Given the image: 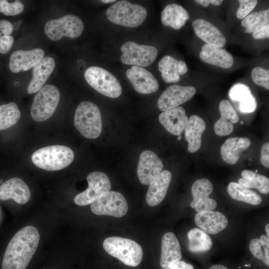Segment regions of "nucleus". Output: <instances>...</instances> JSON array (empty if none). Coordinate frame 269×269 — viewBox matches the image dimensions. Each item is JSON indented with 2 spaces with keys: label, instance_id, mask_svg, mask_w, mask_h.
Instances as JSON below:
<instances>
[{
  "label": "nucleus",
  "instance_id": "412c9836",
  "mask_svg": "<svg viewBox=\"0 0 269 269\" xmlns=\"http://www.w3.org/2000/svg\"><path fill=\"white\" fill-rule=\"evenodd\" d=\"M159 121L171 134L179 135L184 131L188 118L181 107L167 110L159 116Z\"/></svg>",
  "mask_w": 269,
  "mask_h": 269
},
{
  "label": "nucleus",
  "instance_id": "8fccbe9b",
  "mask_svg": "<svg viewBox=\"0 0 269 269\" xmlns=\"http://www.w3.org/2000/svg\"><path fill=\"white\" fill-rule=\"evenodd\" d=\"M116 0H102L101 1L103 3H111L113 2H115Z\"/></svg>",
  "mask_w": 269,
  "mask_h": 269
},
{
  "label": "nucleus",
  "instance_id": "cd10ccee",
  "mask_svg": "<svg viewBox=\"0 0 269 269\" xmlns=\"http://www.w3.org/2000/svg\"><path fill=\"white\" fill-rule=\"evenodd\" d=\"M206 129L204 121L197 115H192L185 126V136L188 142V151L191 153L197 151L202 142L201 136Z\"/></svg>",
  "mask_w": 269,
  "mask_h": 269
},
{
  "label": "nucleus",
  "instance_id": "393cba45",
  "mask_svg": "<svg viewBox=\"0 0 269 269\" xmlns=\"http://www.w3.org/2000/svg\"><path fill=\"white\" fill-rule=\"evenodd\" d=\"M158 69L162 80L166 83H177L180 80V75L188 71L186 63L177 60L169 55L163 56L158 62Z\"/></svg>",
  "mask_w": 269,
  "mask_h": 269
},
{
  "label": "nucleus",
  "instance_id": "c9c22d12",
  "mask_svg": "<svg viewBox=\"0 0 269 269\" xmlns=\"http://www.w3.org/2000/svg\"><path fill=\"white\" fill-rule=\"evenodd\" d=\"M24 8L23 4L19 0L9 2L5 0H0V12L7 16L16 15L21 13Z\"/></svg>",
  "mask_w": 269,
  "mask_h": 269
},
{
  "label": "nucleus",
  "instance_id": "de8ad7c7",
  "mask_svg": "<svg viewBox=\"0 0 269 269\" xmlns=\"http://www.w3.org/2000/svg\"><path fill=\"white\" fill-rule=\"evenodd\" d=\"M209 269H228V268L221 265H215L211 266Z\"/></svg>",
  "mask_w": 269,
  "mask_h": 269
},
{
  "label": "nucleus",
  "instance_id": "c03bdc74",
  "mask_svg": "<svg viewBox=\"0 0 269 269\" xmlns=\"http://www.w3.org/2000/svg\"><path fill=\"white\" fill-rule=\"evenodd\" d=\"M258 15L259 12L258 11H255L251 14H249L243 19L242 21V25L243 27H246L256 19Z\"/></svg>",
  "mask_w": 269,
  "mask_h": 269
},
{
  "label": "nucleus",
  "instance_id": "423d86ee",
  "mask_svg": "<svg viewBox=\"0 0 269 269\" xmlns=\"http://www.w3.org/2000/svg\"><path fill=\"white\" fill-rule=\"evenodd\" d=\"M60 98V92L56 86L50 84L43 86L34 97L30 108L32 119L39 122L48 120L55 112Z\"/></svg>",
  "mask_w": 269,
  "mask_h": 269
},
{
  "label": "nucleus",
  "instance_id": "5701e85b",
  "mask_svg": "<svg viewBox=\"0 0 269 269\" xmlns=\"http://www.w3.org/2000/svg\"><path fill=\"white\" fill-rule=\"evenodd\" d=\"M55 60L50 56L43 57L32 68V77L27 87L29 94L37 92L44 85L53 71Z\"/></svg>",
  "mask_w": 269,
  "mask_h": 269
},
{
  "label": "nucleus",
  "instance_id": "ea45409f",
  "mask_svg": "<svg viewBox=\"0 0 269 269\" xmlns=\"http://www.w3.org/2000/svg\"><path fill=\"white\" fill-rule=\"evenodd\" d=\"M14 42L13 38L10 36L3 35L0 37V53L5 54L11 49Z\"/></svg>",
  "mask_w": 269,
  "mask_h": 269
},
{
  "label": "nucleus",
  "instance_id": "58836bf2",
  "mask_svg": "<svg viewBox=\"0 0 269 269\" xmlns=\"http://www.w3.org/2000/svg\"><path fill=\"white\" fill-rule=\"evenodd\" d=\"M240 6L237 12V17L242 19L246 17L254 9L258 3L256 0H238Z\"/></svg>",
  "mask_w": 269,
  "mask_h": 269
},
{
  "label": "nucleus",
  "instance_id": "f03ea898",
  "mask_svg": "<svg viewBox=\"0 0 269 269\" xmlns=\"http://www.w3.org/2000/svg\"><path fill=\"white\" fill-rule=\"evenodd\" d=\"M74 154L69 147L54 145L40 148L31 156L33 163L37 167L47 171L64 169L73 161Z\"/></svg>",
  "mask_w": 269,
  "mask_h": 269
},
{
  "label": "nucleus",
  "instance_id": "b1692460",
  "mask_svg": "<svg viewBox=\"0 0 269 269\" xmlns=\"http://www.w3.org/2000/svg\"><path fill=\"white\" fill-rule=\"evenodd\" d=\"M171 177V173L169 170H163L149 184L146 195L147 205L154 207L163 201L166 195Z\"/></svg>",
  "mask_w": 269,
  "mask_h": 269
},
{
  "label": "nucleus",
  "instance_id": "2f4dec72",
  "mask_svg": "<svg viewBox=\"0 0 269 269\" xmlns=\"http://www.w3.org/2000/svg\"><path fill=\"white\" fill-rule=\"evenodd\" d=\"M227 191L232 198L238 201L258 205L262 201L261 196L257 193L235 182L229 184Z\"/></svg>",
  "mask_w": 269,
  "mask_h": 269
},
{
  "label": "nucleus",
  "instance_id": "4be33fe9",
  "mask_svg": "<svg viewBox=\"0 0 269 269\" xmlns=\"http://www.w3.org/2000/svg\"><path fill=\"white\" fill-rule=\"evenodd\" d=\"M219 109L221 117L214 124V132L219 136L228 135L233 132V124L238 122L239 117L231 104L227 100L220 102Z\"/></svg>",
  "mask_w": 269,
  "mask_h": 269
},
{
  "label": "nucleus",
  "instance_id": "7c9ffc66",
  "mask_svg": "<svg viewBox=\"0 0 269 269\" xmlns=\"http://www.w3.org/2000/svg\"><path fill=\"white\" fill-rule=\"evenodd\" d=\"M188 249L193 253H201L209 251L212 247L210 237L198 228L191 229L187 233Z\"/></svg>",
  "mask_w": 269,
  "mask_h": 269
},
{
  "label": "nucleus",
  "instance_id": "79ce46f5",
  "mask_svg": "<svg viewBox=\"0 0 269 269\" xmlns=\"http://www.w3.org/2000/svg\"><path fill=\"white\" fill-rule=\"evenodd\" d=\"M252 36L256 39L269 38V24H267L253 32Z\"/></svg>",
  "mask_w": 269,
  "mask_h": 269
},
{
  "label": "nucleus",
  "instance_id": "6e6552de",
  "mask_svg": "<svg viewBox=\"0 0 269 269\" xmlns=\"http://www.w3.org/2000/svg\"><path fill=\"white\" fill-rule=\"evenodd\" d=\"M83 29L82 20L72 14L50 20L44 26L45 34L53 41L58 40L63 36L72 39L78 37L82 34Z\"/></svg>",
  "mask_w": 269,
  "mask_h": 269
},
{
  "label": "nucleus",
  "instance_id": "a878e982",
  "mask_svg": "<svg viewBox=\"0 0 269 269\" xmlns=\"http://www.w3.org/2000/svg\"><path fill=\"white\" fill-rule=\"evenodd\" d=\"M251 144V140L247 137L228 138L220 148L223 160L230 165L236 164L240 157L241 153L247 150Z\"/></svg>",
  "mask_w": 269,
  "mask_h": 269
},
{
  "label": "nucleus",
  "instance_id": "c85d7f7f",
  "mask_svg": "<svg viewBox=\"0 0 269 269\" xmlns=\"http://www.w3.org/2000/svg\"><path fill=\"white\" fill-rule=\"evenodd\" d=\"M189 18V15L186 10L176 3L166 5L161 14L162 24L176 30L181 28Z\"/></svg>",
  "mask_w": 269,
  "mask_h": 269
},
{
  "label": "nucleus",
  "instance_id": "20e7f679",
  "mask_svg": "<svg viewBox=\"0 0 269 269\" xmlns=\"http://www.w3.org/2000/svg\"><path fill=\"white\" fill-rule=\"evenodd\" d=\"M103 246L108 254L128 266H138L143 257L141 246L131 239L111 237L104 241Z\"/></svg>",
  "mask_w": 269,
  "mask_h": 269
},
{
  "label": "nucleus",
  "instance_id": "473e14b6",
  "mask_svg": "<svg viewBox=\"0 0 269 269\" xmlns=\"http://www.w3.org/2000/svg\"><path fill=\"white\" fill-rule=\"evenodd\" d=\"M242 178L238 183L247 188H256L260 193L267 194L269 192V179L250 170H244L241 173Z\"/></svg>",
  "mask_w": 269,
  "mask_h": 269
},
{
  "label": "nucleus",
  "instance_id": "9d476101",
  "mask_svg": "<svg viewBox=\"0 0 269 269\" xmlns=\"http://www.w3.org/2000/svg\"><path fill=\"white\" fill-rule=\"evenodd\" d=\"M121 62L125 64L146 67L155 60L158 51L151 45H141L134 41L125 42L121 47Z\"/></svg>",
  "mask_w": 269,
  "mask_h": 269
},
{
  "label": "nucleus",
  "instance_id": "e433bc0d",
  "mask_svg": "<svg viewBox=\"0 0 269 269\" xmlns=\"http://www.w3.org/2000/svg\"><path fill=\"white\" fill-rule=\"evenodd\" d=\"M251 76L254 82L257 85L269 89V71L261 67L254 68Z\"/></svg>",
  "mask_w": 269,
  "mask_h": 269
},
{
  "label": "nucleus",
  "instance_id": "2eb2a0df",
  "mask_svg": "<svg viewBox=\"0 0 269 269\" xmlns=\"http://www.w3.org/2000/svg\"><path fill=\"white\" fill-rule=\"evenodd\" d=\"M126 75L138 93L148 94L156 92L159 83L151 73L142 67L133 66L126 71Z\"/></svg>",
  "mask_w": 269,
  "mask_h": 269
},
{
  "label": "nucleus",
  "instance_id": "72a5a7b5",
  "mask_svg": "<svg viewBox=\"0 0 269 269\" xmlns=\"http://www.w3.org/2000/svg\"><path fill=\"white\" fill-rule=\"evenodd\" d=\"M21 116L20 110L14 102L0 106V131L6 130L16 124Z\"/></svg>",
  "mask_w": 269,
  "mask_h": 269
},
{
  "label": "nucleus",
  "instance_id": "0eeeda50",
  "mask_svg": "<svg viewBox=\"0 0 269 269\" xmlns=\"http://www.w3.org/2000/svg\"><path fill=\"white\" fill-rule=\"evenodd\" d=\"M84 77L91 87L105 96L116 98L122 93V88L118 79L100 67H89L85 72Z\"/></svg>",
  "mask_w": 269,
  "mask_h": 269
},
{
  "label": "nucleus",
  "instance_id": "4c0bfd02",
  "mask_svg": "<svg viewBox=\"0 0 269 269\" xmlns=\"http://www.w3.org/2000/svg\"><path fill=\"white\" fill-rule=\"evenodd\" d=\"M269 22V9L261 10L256 19L246 27V32L248 33L254 32L256 30L267 25Z\"/></svg>",
  "mask_w": 269,
  "mask_h": 269
},
{
  "label": "nucleus",
  "instance_id": "f3484780",
  "mask_svg": "<svg viewBox=\"0 0 269 269\" xmlns=\"http://www.w3.org/2000/svg\"><path fill=\"white\" fill-rule=\"evenodd\" d=\"M44 56V52L40 48L15 51L10 56L9 69L14 73L22 70L27 71L41 60Z\"/></svg>",
  "mask_w": 269,
  "mask_h": 269
},
{
  "label": "nucleus",
  "instance_id": "ddd939ff",
  "mask_svg": "<svg viewBox=\"0 0 269 269\" xmlns=\"http://www.w3.org/2000/svg\"><path fill=\"white\" fill-rule=\"evenodd\" d=\"M163 165L160 158L153 151H142L139 158L137 173L140 182L149 185L161 172Z\"/></svg>",
  "mask_w": 269,
  "mask_h": 269
},
{
  "label": "nucleus",
  "instance_id": "a211bd4d",
  "mask_svg": "<svg viewBox=\"0 0 269 269\" xmlns=\"http://www.w3.org/2000/svg\"><path fill=\"white\" fill-rule=\"evenodd\" d=\"M195 34L206 44L218 47H223L226 38L222 32L209 21L202 19H196L192 22Z\"/></svg>",
  "mask_w": 269,
  "mask_h": 269
},
{
  "label": "nucleus",
  "instance_id": "37998d69",
  "mask_svg": "<svg viewBox=\"0 0 269 269\" xmlns=\"http://www.w3.org/2000/svg\"><path fill=\"white\" fill-rule=\"evenodd\" d=\"M13 30V25L10 21L5 19L0 20V31L3 35H10Z\"/></svg>",
  "mask_w": 269,
  "mask_h": 269
},
{
  "label": "nucleus",
  "instance_id": "603ef678",
  "mask_svg": "<svg viewBox=\"0 0 269 269\" xmlns=\"http://www.w3.org/2000/svg\"><path fill=\"white\" fill-rule=\"evenodd\" d=\"M1 36V33H0V37Z\"/></svg>",
  "mask_w": 269,
  "mask_h": 269
},
{
  "label": "nucleus",
  "instance_id": "6ab92c4d",
  "mask_svg": "<svg viewBox=\"0 0 269 269\" xmlns=\"http://www.w3.org/2000/svg\"><path fill=\"white\" fill-rule=\"evenodd\" d=\"M196 225L207 234H216L224 230L228 221L226 217L218 211L198 212L195 216Z\"/></svg>",
  "mask_w": 269,
  "mask_h": 269
},
{
  "label": "nucleus",
  "instance_id": "aec40b11",
  "mask_svg": "<svg viewBox=\"0 0 269 269\" xmlns=\"http://www.w3.org/2000/svg\"><path fill=\"white\" fill-rule=\"evenodd\" d=\"M182 258L181 247L175 234L166 233L161 240L160 266L163 269H169Z\"/></svg>",
  "mask_w": 269,
  "mask_h": 269
},
{
  "label": "nucleus",
  "instance_id": "c756f323",
  "mask_svg": "<svg viewBox=\"0 0 269 269\" xmlns=\"http://www.w3.org/2000/svg\"><path fill=\"white\" fill-rule=\"evenodd\" d=\"M229 95L232 100L240 102L241 112L252 113L255 110L257 106L256 100L248 86L241 84L235 85L231 88Z\"/></svg>",
  "mask_w": 269,
  "mask_h": 269
},
{
  "label": "nucleus",
  "instance_id": "f8f14e48",
  "mask_svg": "<svg viewBox=\"0 0 269 269\" xmlns=\"http://www.w3.org/2000/svg\"><path fill=\"white\" fill-rule=\"evenodd\" d=\"M196 93V89L191 86L172 85L161 94L157 101L159 109L163 112L169 110L188 101Z\"/></svg>",
  "mask_w": 269,
  "mask_h": 269
},
{
  "label": "nucleus",
  "instance_id": "39448f33",
  "mask_svg": "<svg viewBox=\"0 0 269 269\" xmlns=\"http://www.w3.org/2000/svg\"><path fill=\"white\" fill-rule=\"evenodd\" d=\"M108 19L112 22L128 27L141 24L147 16L142 6L127 0H120L110 6L106 11Z\"/></svg>",
  "mask_w": 269,
  "mask_h": 269
},
{
  "label": "nucleus",
  "instance_id": "7ed1b4c3",
  "mask_svg": "<svg viewBox=\"0 0 269 269\" xmlns=\"http://www.w3.org/2000/svg\"><path fill=\"white\" fill-rule=\"evenodd\" d=\"M74 121L75 127L85 137L96 139L100 135L102 129L101 112L93 103L81 102L76 110Z\"/></svg>",
  "mask_w": 269,
  "mask_h": 269
},
{
  "label": "nucleus",
  "instance_id": "f257e3e1",
  "mask_svg": "<svg viewBox=\"0 0 269 269\" xmlns=\"http://www.w3.org/2000/svg\"><path fill=\"white\" fill-rule=\"evenodd\" d=\"M39 233L34 226L19 230L9 241L3 257L1 269H25L37 248Z\"/></svg>",
  "mask_w": 269,
  "mask_h": 269
},
{
  "label": "nucleus",
  "instance_id": "bb28decb",
  "mask_svg": "<svg viewBox=\"0 0 269 269\" xmlns=\"http://www.w3.org/2000/svg\"><path fill=\"white\" fill-rule=\"evenodd\" d=\"M199 57L205 63L225 69L230 68L234 63L232 55L227 50L207 44L202 47Z\"/></svg>",
  "mask_w": 269,
  "mask_h": 269
},
{
  "label": "nucleus",
  "instance_id": "dca6fc26",
  "mask_svg": "<svg viewBox=\"0 0 269 269\" xmlns=\"http://www.w3.org/2000/svg\"><path fill=\"white\" fill-rule=\"evenodd\" d=\"M31 193L27 184L20 178H10L0 185V199H13L17 203L24 204L30 199Z\"/></svg>",
  "mask_w": 269,
  "mask_h": 269
},
{
  "label": "nucleus",
  "instance_id": "3c124183",
  "mask_svg": "<svg viewBox=\"0 0 269 269\" xmlns=\"http://www.w3.org/2000/svg\"><path fill=\"white\" fill-rule=\"evenodd\" d=\"M181 135H179V136L178 137V140H180L181 139Z\"/></svg>",
  "mask_w": 269,
  "mask_h": 269
},
{
  "label": "nucleus",
  "instance_id": "4468645a",
  "mask_svg": "<svg viewBox=\"0 0 269 269\" xmlns=\"http://www.w3.org/2000/svg\"><path fill=\"white\" fill-rule=\"evenodd\" d=\"M213 186L211 181L207 178L196 180L191 187L193 200L190 206L197 212L212 211L217 206L215 200L209 197L212 193Z\"/></svg>",
  "mask_w": 269,
  "mask_h": 269
},
{
  "label": "nucleus",
  "instance_id": "49530a36",
  "mask_svg": "<svg viewBox=\"0 0 269 269\" xmlns=\"http://www.w3.org/2000/svg\"><path fill=\"white\" fill-rule=\"evenodd\" d=\"M195 2L200 4L203 6L207 7L210 3L215 5H219L223 2L222 0H196Z\"/></svg>",
  "mask_w": 269,
  "mask_h": 269
},
{
  "label": "nucleus",
  "instance_id": "09e8293b",
  "mask_svg": "<svg viewBox=\"0 0 269 269\" xmlns=\"http://www.w3.org/2000/svg\"><path fill=\"white\" fill-rule=\"evenodd\" d=\"M266 232L267 234V236L269 237V224H267L266 226Z\"/></svg>",
  "mask_w": 269,
  "mask_h": 269
},
{
  "label": "nucleus",
  "instance_id": "1a4fd4ad",
  "mask_svg": "<svg viewBox=\"0 0 269 269\" xmlns=\"http://www.w3.org/2000/svg\"><path fill=\"white\" fill-rule=\"evenodd\" d=\"M91 210L96 215L119 218L127 214L128 205L125 197L121 193L109 191L102 194L91 203Z\"/></svg>",
  "mask_w": 269,
  "mask_h": 269
},
{
  "label": "nucleus",
  "instance_id": "a19ab883",
  "mask_svg": "<svg viewBox=\"0 0 269 269\" xmlns=\"http://www.w3.org/2000/svg\"><path fill=\"white\" fill-rule=\"evenodd\" d=\"M260 161L265 167H269V143L266 142L263 144L261 149Z\"/></svg>",
  "mask_w": 269,
  "mask_h": 269
},
{
  "label": "nucleus",
  "instance_id": "9b49d317",
  "mask_svg": "<svg viewBox=\"0 0 269 269\" xmlns=\"http://www.w3.org/2000/svg\"><path fill=\"white\" fill-rule=\"evenodd\" d=\"M88 187L84 191L77 194L74 199V203L79 206L91 204L105 192L110 191L111 185L108 175L101 171H94L87 176Z\"/></svg>",
  "mask_w": 269,
  "mask_h": 269
},
{
  "label": "nucleus",
  "instance_id": "a18cd8bd",
  "mask_svg": "<svg viewBox=\"0 0 269 269\" xmlns=\"http://www.w3.org/2000/svg\"><path fill=\"white\" fill-rule=\"evenodd\" d=\"M169 269H194V267L190 264L179 261L174 264Z\"/></svg>",
  "mask_w": 269,
  "mask_h": 269
},
{
  "label": "nucleus",
  "instance_id": "f704fd0d",
  "mask_svg": "<svg viewBox=\"0 0 269 269\" xmlns=\"http://www.w3.org/2000/svg\"><path fill=\"white\" fill-rule=\"evenodd\" d=\"M249 249L255 257L269 266V239L267 236L263 235L260 239H252Z\"/></svg>",
  "mask_w": 269,
  "mask_h": 269
}]
</instances>
